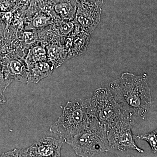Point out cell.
Instances as JSON below:
<instances>
[{"label":"cell","mask_w":157,"mask_h":157,"mask_svg":"<svg viewBox=\"0 0 157 157\" xmlns=\"http://www.w3.org/2000/svg\"><path fill=\"white\" fill-rule=\"evenodd\" d=\"M147 80L146 73L137 76L125 72L109 84V90L117 103L130 117L145 118L152 101Z\"/></svg>","instance_id":"cell-1"},{"label":"cell","mask_w":157,"mask_h":157,"mask_svg":"<svg viewBox=\"0 0 157 157\" xmlns=\"http://www.w3.org/2000/svg\"><path fill=\"white\" fill-rule=\"evenodd\" d=\"M95 119L91 98H78L67 103L61 115L51 126L49 131L66 141Z\"/></svg>","instance_id":"cell-2"},{"label":"cell","mask_w":157,"mask_h":157,"mask_svg":"<svg viewBox=\"0 0 157 157\" xmlns=\"http://www.w3.org/2000/svg\"><path fill=\"white\" fill-rule=\"evenodd\" d=\"M65 142L80 157H92L110 149L105 127L97 119Z\"/></svg>","instance_id":"cell-3"},{"label":"cell","mask_w":157,"mask_h":157,"mask_svg":"<svg viewBox=\"0 0 157 157\" xmlns=\"http://www.w3.org/2000/svg\"><path fill=\"white\" fill-rule=\"evenodd\" d=\"M91 100L95 117L105 129L125 117H130L124 113L110 91L106 88L96 90Z\"/></svg>","instance_id":"cell-4"},{"label":"cell","mask_w":157,"mask_h":157,"mask_svg":"<svg viewBox=\"0 0 157 157\" xmlns=\"http://www.w3.org/2000/svg\"><path fill=\"white\" fill-rule=\"evenodd\" d=\"M132 125V118L127 117L105 129L110 149L121 151L131 149L140 153L144 152L135 143Z\"/></svg>","instance_id":"cell-5"},{"label":"cell","mask_w":157,"mask_h":157,"mask_svg":"<svg viewBox=\"0 0 157 157\" xmlns=\"http://www.w3.org/2000/svg\"><path fill=\"white\" fill-rule=\"evenodd\" d=\"M65 143L64 139L59 136H45L26 150L28 157H60L61 150Z\"/></svg>","instance_id":"cell-6"},{"label":"cell","mask_w":157,"mask_h":157,"mask_svg":"<svg viewBox=\"0 0 157 157\" xmlns=\"http://www.w3.org/2000/svg\"><path fill=\"white\" fill-rule=\"evenodd\" d=\"M77 2L74 21L84 32L91 34L101 21V7H90Z\"/></svg>","instance_id":"cell-7"},{"label":"cell","mask_w":157,"mask_h":157,"mask_svg":"<svg viewBox=\"0 0 157 157\" xmlns=\"http://www.w3.org/2000/svg\"><path fill=\"white\" fill-rule=\"evenodd\" d=\"M1 60L7 79L26 83L29 73L25 60L17 56L4 58Z\"/></svg>","instance_id":"cell-8"},{"label":"cell","mask_w":157,"mask_h":157,"mask_svg":"<svg viewBox=\"0 0 157 157\" xmlns=\"http://www.w3.org/2000/svg\"><path fill=\"white\" fill-rule=\"evenodd\" d=\"M28 77L26 83H38L43 78L50 76L55 68L52 63L48 60L27 64Z\"/></svg>","instance_id":"cell-9"},{"label":"cell","mask_w":157,"mask_h":157,"mask_svg":"<svg viewBox=\"0 0 157 157\" xmlns=\"http://www.w3.org/2000/svg\"><path fill=\"white\" fill-rule=\"evenodd\" d=\"M76 0H57L54 7L55 11L63 20L73 21L75 18Z\"/></svg>","instance_id":"cell-10"},{"label":"cell","mask_w":157,"mask_h":157,"mask_svg":"<svg viewBox=\"0 0 157 157\" xmlns=\"http://www.w3.org/2000/svg\"><path fill=\"white\" fill-rule=\"evenodd\" d=\"M90 34L82 31L74 36L71 47L68 52V59L77 56L86 50Z\"/></svg>","instance_id":"cell-11"},{"label":"cell","mask_w":157,"mask_h":157,"mask_svg":"<svg viewBox=\"0 0 157 157\" xmlns=\"http://www.w3.org/2000/svg\"><path fill=\"white\" fill-rule=\"evenodd\" d=\"M48 60L47 54L45 48L41 45L35 46L30 51L25 59L26 64Z\"/></svg>","instance_id":"cell-12"},{"label":"cell","mask_w":157,"mask_h":157,"mask_svg":"<svg viewBox=\"0 0 157 157\" xmlns=\"http://www.w3.org/2000/svg\"><path fill=\"white\" fill-rule=\"evenodd\" d=\"M135 139H140L148 142L151 148L152 151L156 153L157 151V132L156 130L144 135H134Z\"/></svg>","instance_id":"cell-13"},{"label":"cell","mask_w":157,"mask_h":157,"mask_svg":"<svg viewBox=\"0 0 157 157\" xmlns=\"http://www.w3.org/2000/svg\"><path fill=\"white\" fill-rule=\"evenodd\" d=\"M13 82L12 80H9L6 78L2 62L0 59V95L5 96L4 93Z\"/></svg>","instance_id":"cell-14"},{"label":"cell","mask_w":157,"mask_h":157,"mask_svg":"<svg viewBox=\"0 0 157 157\" xmlns=\"http://www.w3.org/2000/svg\"><path fill=\"white\" fill-rule=\"evenodd\" d=\"M1 157H28L26 150L25 149H14L12 151L7 152L2 154Z\"/></svg>","instance_id":"cell-15"},{"label":"cell","mask_w":157,"mask_h":157,"mask_svg":"<svg viewBox=\"0 0 157 157\" xmlns=\"http://www.w3.org/2000/svg\"><path fill=\"white\" fill-rule=\"evenodd\" d=\"M48 19L45 15H39L34 19L33 25L35 28H39L47 25Z\"/></svg>","instance_id":"cell-16"},{"label":"cell","mask_w":157,"mask_h":157,"mask_svg":"<svg viewBox=\"0 0 157 157\" xmlns=\"http://www.w3.org/2000/svg\"><path fill=\"white\" fill-rule=\"evenodd\" d=\"M23 39L26 44L30 45L36 42L37 36L33 32H25L23 33Z\"/></svg>","instance_id":"cell-17"},{"label":"cell","mask_w":157,"mask_h":157,"mask_svg":"<svg viewBox=\"0 0 157 157\" xmlns=\"http://www.w3.org/2000/svg\"><path fill=\"white\" fill-rule=\"evenodd\" d=\"M80 2L90 7H101L104 4V0H78Z\"/></svg>","instance_id":"cell-18"},{"label":"cell","mask_w":157,"mask_h":157,"mask_svg":"<svg viewBox=\"0 0 157 157\" xmlns=\"http://www.w3.org/2000/svg\"><path fill=\"white\" fill-rule=\"evenodd\" d=\"M6 98L5 96L0 95V105L1 104H4L6 103Z\"/></svg>","instance_id":"cell-19"}]
</instances>
